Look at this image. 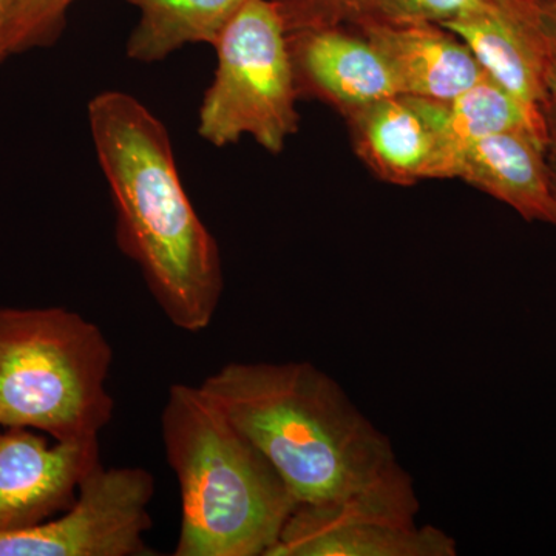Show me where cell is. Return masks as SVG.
Masks as SVG:
<instances>
[{
	"label": "cell",
	"instance_id": "1",
	"mask_svg": "<svg viewBox=\"0 0 556 556\" xmlns=\"http://www.w3.org/2000/svg\"><path fill=\"white\" fill-rule=\"evenodd\" d=\"M91 141L116 211V241L137 263L156 305L182 331L211 327L225 289L217 240L179 178L169 131L137 98L97 94Z\"/></svg>",
	"mask_w": 556,
	"mask_h": 556
},
{
	"label": "cell",
	"instance_id": "2",
	"mask_svg": "<svg viewBox=\"0 0 556 556\" xmlns=\"http://www.w3.org/2000/svg\"><path fill=\"white\" fill-rule=\"evenodd\" d=\"M200 387L298 504L351 496L404 470L390 439L309 362H232Z\"/></svg>",
	"mask_w": 556,
	"mask_h": 556
},
{
	"label": "cell",
	"instance_id": "3",
	"mask_svg": "<svg viewBox=\"0 0 556 556\" xmlns=\"http://www.w3.org/2000/svg\"><path fill=\"white\" fill-rule=\"evenodd\" d=\"M161 434L181 495L175 556H270L298 506L268 459L201 387L174 383Z\"/></svg>",
	"mask_w": 556,
	"mask_h": 556
},
{
	"label": "cell",
	"instance_id": "4",
	"mask_svg": "<svg viewBox=\"0 0 556 556\" xmlns=\"http://www.w3.org/2000/svg\"><path fill=\"white\" fill-rule=\"evenodd\" d=\"M112 364L104 332L78 313L0 309V427L54 441L100 438L115 409Z\"/></svg>",
	"mask_w": 556,
	"mask_h": 556
},
{
	"label": "cell",
	"instance_id": "5",
	"mask_svg": "<svg viewBox=\"0 0 556 556\" xmlns=\"http://www.w3.org/2000/svg\"><path fill=\"white\" fill-rule=\"evenodd\" d=\"M217 70L204 93L199 135L215 148L251 137L280 153L299 130L298 87L288 31L270 0H247L217 42Z\"/></svg>",
	"mask_w": 556,
	"mask_h": 556
},
{
	"label": "cell",
	"instance_id": "6",
	"mask_svg": "<svg viewBox=\"0 0 556 556\" xmlns=\"http://www.w3.org/2000/svg\"><path fill=\"white\" fill-rule=\"evenodd\" d=\"M413 479L402 470L364 492L298 504L270 556H455L444 530L416 522Z\"/></svg>",
	"mask_w": 556,
	"mask_h": 556
},
{
	"label": "cell",
	"instance_id": "7",
	"mask_svg": "<svg viewBox=\"0 0 556 556\" xmlns=\"http://www.w3.org/2000/svg\"><path fill=\"white\" fill-rule=\"evenodd\" d=\"M155 479L141 467L98 464L60 517L31 529L0 533V556H146Z\"/></svg>",
	"mask_w": 556,
	"mask_h": 556
},
{
	"label": "cell",
	"instance_id": "8",
	"mask_svg": "<svg viewBox=\"0 0 556 556\" xmlns=\"http://www.w3.org/2000/svg\"><path fill=\"white\" fill-rule=\"evenodd\" d=\"M100 463V438L51 445L30 428H7L0 433V533L31 529L67 510Z\"/></svg>",
	"mask_w": 556,
	"mask_h": 556
},
{
	"label": "cell",
	"instance_id": "9",
	"mask_svg": "<svg viewBox=\"0 0 556 556\" xmlns=\"http://www.w3.org/2000/svg\"><path fill=\"white\" fill-rule=\"evenodd\" d=\"M299 98H314L343 118L401 94L378 49L353 25L289 33Z\"/></svg>",
	"mask_w": 556,
	"mask_h": 556
},
{
	"label": "cell",
	"instance_id": "10",
	"mask_svg": "<svg viewBox=\"0 0 556 556\" xmlns=\"http://www.w3.org/2000/svg\"><path fill=\"white\" fill-rule=\"evenodd\" d=\"M439 104L394 94L358 110L346 118L358 160L388 185L441 179Z\"/></svg>",
	"mask_w": 556,
	"mask_h": 556
},
{
	"label": "cell",
	"instance_id": "11",
	"mask_svg": "<svg viewBox=\"0 0 556 556\" xmlns=\"http://www.w3.org/2000/svg\"><path fill=\"white\" fill-rule=\"evenodd\" d=\"M529 9L514 0H490L484 9L441 27L466 43L489 78L548 123L551 62Z\"/></svg>",
	"mask_w": 556,
	"mask_h": 556
},
{
	"label": "cell",
	"instance_id": "12",
	"mask_svg": "<svg viewBox=\"0 0 556 556\" xmlns=\"http://www.w3.org/2000/svg\"><path fill=\"white\" fill-rule=\"evenodd\" d=\"M452 178L515 208L527 222L556 226V177L551 146L529 130L490 135L457 156Z\"/></svg>",
	"mask_w": 556,
	"mask_h": 556
},
{
	"label": "cell",
	"instance_id": "13",
	"mask_svg": "<svg viewBox=\"0 0 556 556\" xmlns=\"http://www.w3.org/2000/svg\"><path fill=\"white\" fill-rule=\"evenodd\" d=\"M382 54L401 94L448 102L485 78L475 54L437 24L353 25Z\"/></svg>",
	"mask_w": 556,
	"mask_h": 556
},
{
	"label": "cell",
	"instance_id": "14",
	"mask_svg": "<svg viewBox=\"0 0 556 556\" xmlns=\"http://www.w3.org/2000/svg\"><path fill=\"white\" fill-rule=\"evenodd\" d=\"M529 130L551 146V127L521 101L511 97L489 76L439 104V134L442 146L441 179L452 178L459 153L490 135Z\"/></svg>",
	"mask_w": 556,
	"mask_h": 556
},
{
	"label": "cell",
	"instance_id": "15",
	"mask_svg": "<svg viewBox=\"0 0 556 556\" xmlns=\"http://www.w3.org/2000/svg\"><path fill=\"white\" fill-rule=\"evenodd\" d=\"M139 10L127 56L159 62L189 43L215 46L247 0H126Z\"/></svg>",
	"mask_w": 556,
	"mask_h": 556
},
{
	"label": "cell",
	"instance_id": "16",
	"mask_svg": "<svg viewBox=\"0 0 556 556\" xmlns=\"http://www.w3.org/2000/svg\"><path fill=\"white\" fill-rule=\"evenodd\" d=\"M73 2L76 0H9L0 60L51 46L64 30Z\"/></svg>",
	"mask_w": 556,
	"mask_h": 556
},
{
	"label": "cell",
	"instance_id": "17",
	"mask_svg": "<svg viewBox=\"0 0 556 556\" xmlns=\"http://www.w3.org/2000/svg\"><path fill=\"white\" fill-rule=\"evenodd\" d=\"M489 3L490 0H353L346 25H445Z\"/></svg>",
	"mask_w": 556,
	"mask_h": 556
},
{
	"label": "cell",
	"instance_id": "18",
	"mask_svg": "<svg viewBox=\"0 0 556 556\" xmlns=\"http://www.w3.org/2000/svg\"><path fill=\"white\" fill-rule=\"evenodd\" d=\"M289 33L346 25L353 0H270Z\"/></svg>",
	"mask_w": 556,
	"mask_h": 556
},
{
	"label": "cell",
	"instance_id": "19",
	"mask_svg": "<svg viewBox=\"0 0 556 556\" xmlns=\"http://www.w3.org/2000/svg\"><path fill=\"white\" fill-rule=\"evenodd\" d=\"M530 21L540 36L548 62L556 72V0L529 9Z\"/></svg>",
	"mask_w": 556,
	"mask_h": 556
},
{
	"label": "cell",
	"instance_id": "20",
	"mask_svg": "<svg viewBox=\"0 0 556 556\" xmlns=\"http://www.w3.org/2000/svg\"><path fill=\"white\" fill-rule=\"evenodd\" d=\"M548 93H551V104H548V127H551V156L556 163V72L548 70Z\"/></svg>",
	"mask_w": 556,
	"mask_h": 556
},
{
	"label": "cell",
	"instance_id": "21",
	"mask_svg": "<svg viewBox=\"0 0 556 556\" xmlns=\"http://www.w3.org/2000/svg\"><path fill=\"white\" fill-rule=\"evenodd\" d=\"M7 10H9V0H0V36H2L3 25H5ZM2 64V60H0Z\"/></svg>",
	"mask_w": 556,
	"mask_h": 556
},
{
	"label": "cell",
	"instance_id": "22",
	"mask_svg": "<svg viewBox=\"0 0 556 556\" xmlns=\"http://www.w3.org/2000/svg\"><path fill=\"white\" fill-rule=\"evenodd\" d=\"M514 2L521 3V5L526 7H540L548 2V0H514Z\"/></svg>",
	"mask_w": 556,
	"mask_h": 556
},
{
	"label": "cell",
	"instance_id": "23",
	"mask_svg": "<svg viewBox=\"0 0 556 556\" xmlns=\"http://www.w3.org/2000/svg\"><path fill=\"white\" fill-rule=\"evenodd\" d=\"M551 159H552V156H551ZM552 163H554V167H555V177H556V163H555V161H554V160H552Z\"/></svg>",
	"mask_w": 556,
	"mask_h": 556
}]
</instances>
